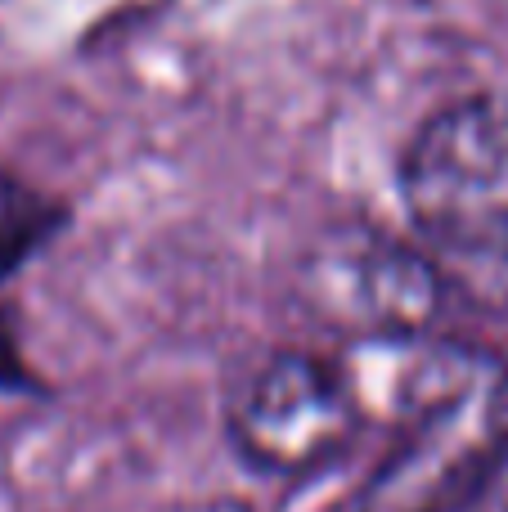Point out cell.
Here are the masks:
<instances>
[{
	"label": "cell",
	"instance_id": "6da1fadb",
	"mask_svg": "<svg viewBox=\"0 0 508 512\" xmlns=\"http://www.w3.org/2000/svg\"><path fill=\"white\" fill-rule=\"evenodd\" d=\"M410 346L396 382V445L356 512H459L508 445V364L428 333Z\"/></svg>",
	"mask_w": 508,
	"mask_h": 512
},
{
	"label": "cell",
	"instance_id": "7a4b0ae2",
	"mask_svg": "<svg viewBox=\"0 0 508 512\" xmlns=\"http://www.w3.org/2000/svg\"><path fill=\"white\" fill-rule=\"evenodd\" d=\"M401 189L414 225L508 301V95L441 108L405 153Z\"/></svg>",
	"mask_w": 508,
	"mask_h": 512
},
{
	"label": "cell",
	"instance_id": "3957f363",
	"mask_svg": "<svg viewBox=\"0 0 508 512\" xmlns=\"http://www.w3.org/2000/svg\"><path fill=\"white\" fill-rule=\"evenodd\" d=\"M293 292L324 328L374 346L428 333L446 279L428 252L378 225H333L297 261Z\"/></svg>",
	"mask_w": 508,
	"mask_h": 512
},
{
	"label": "cell",
	"instance_id": "277c9868",
	"mask_svg": "<svg viewBox=\"0 0 508 512\" xmlns=\"http://www.w3.org/2000/svg\"><path fill=\"white\" fill-rule=\"evenodd\" d=\"M356 382L329 360L306 351H279L252 369L230 400V441L257 472L311 477L338 463L360 432Z\"/></svg>",
	"mask_w": 508,
	"mask_h": 512
},
{
	"label": "cell",
	"instance_id": "5b68a950",
	"mask_svg": "<svg viewBox=\"0 0 508 512\" xmlns=\"http://www.w3.org/2000/svg\"><path fill=\"white\" fill-rule=\"evenodd\" d=\"M54 221V212L32 194L18 189H0V274H9L36 243L45 239V225Z\"/></svg>",
	"mask_w": 508,
	"mask_h": 512
},
{
	"label": "cell",
	"instance_id": "8992f818",
	"mask_svg": "<svg viewBox=\"0 0 508 512\" xmlns=\"http://www.w3.org/2000/svg\"><path fill=\"white\" fill-rule=\"evenodd\" d=\"M459 512H508V445L495 454V463L486 468V477L477 481V490Z\"/></svg>",
	"mask_w": 508,
	"mask_h": 512
}]
</instances>
